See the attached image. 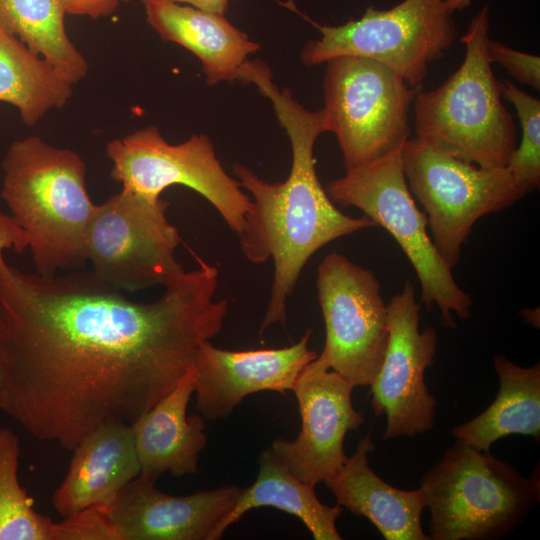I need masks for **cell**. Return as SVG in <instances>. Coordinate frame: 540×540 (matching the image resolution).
I'll use <instances>...</instances> for the list:
<instances>
[{
    "instance_id": "cell-1",
    "label": "cell",
    "mask_w": 540,
    "mask_h": 540,
    "mask_svg": "<svg viewBox=\"0 0 540 540\" xmlns=\"http://www.w3.org/2000/svg\"><path fill=\"white\" fill-rule=\"evenodd\" d=\"M18 229L0 212V410L33 437L72 451L109 423L132 424L196 368L222 330L219 271L196 269L151 302L93 272L42 277L9 265Z\"/></svg>"
},
{
    "instance_id": "cell-2",
    "label": "cell",
    "mask_w": 540,
    "mask_h": 540,
    "mask_svg": "<svg viewBox=\"0 0 540 540\" xmlns=\"http://www.w3.org/2000/svg\"><path fill=\"white\" fill-rule=\"evenodd\" d=\"M240 81L253 83L268 98L291 144L292 162L281 182L262 179L249 167L235 163L232 171L251 195L244 226L238 235L244 257L253 264H274L270 298L260 334L274 324H285L287 303L308 260L326 244L357 231L375 227L365 215L340 211L322 186L315 169L314 146L325 132L321 110L309 111L272 81L269 67L248 61Z\"/></svg>"
},
{
    "instance_id": "cell-3",
    "label": "cell",
    "mask_w": 540,
    "mask_h": 540,
    "mask_svg": "<svg viewBox=\"0 0 540 540\" xmlns=\"http://www.w3.org/2000/svg\"><path fill=\"white\" fill-rule=\"evenodd\" d=\"M2 170L1 197L20 230L19 253L29 248L36 273L45 278L83 268L85 233L95 204L80 155L28 136L12 142Z\"/></svg>"
},
{
    "instance_id": "cell-4",
    "label": "cell",
    "mask_w": 540,
    "mask_h": 540,
    "mask_svg": "<svg viewBox=\"0 0 540 540\" xmlns=\"http://www.w3.org/2000/svg\"><path fill=\"white\" fill-rule=\"evenodd\" d=\"M489 30L486 4L461 37L466 51L459 68L437 88L416 93L414 128L416 137L435 149L479 167L502 168L517 134L487 56Z\"/></svg>"
},
{
    "instance_id": "cell-5",
    "label": "cell",
    "mask_w": 540,
    "mask_h": 540,
    "mask_svg": "<svg viewBox=\"0 0 540 540\" xmlns=\"http://www.w3.org/2000/svg\"><path fill=\"white\" fill-rule=\"evenodd\" d=\"M432 540H495L511 533L540 498L537 477L464 442L447 448L419 487Z\"/></svg>"
},
{
    "instance_id": "cell-6",
    "label": "cell",
    "mask_w": 540,
    "mask_h": 540,
    "mask_svg": "<svg viewBox=\"0 0 540 540\" xmlns=\"http://www.w3.org/2000/svg\"><path fill=\"white\" fill-rule=\"evenodd\" d=\"M402 147L346 170L344 176L330 181L325 190L335 204L360 209L393 236L417 274L422 302L427 309L436 305L442 323L454 328L452 313L460 320L469 318L471 297L457 284L452 268L427 232V216L416 206L406 182Z\"/></svg>"
},
{
    "instance_id": "cell-7",
    "label": "cell",
    "mask_w": 540,
    "mask_h": 540,
    "mask_svg": "<svg viewBox=\"0 0 540 540\" xmlns=\"http://www.w3.org/2000/svg\"><path fill=\"white\" fill-rule=\"evenodd\" d=\"M325 132L333 133L346 170L401 148L409 139V110L417 91L375 60L340 56L326 62Z\"/></svg>"
},
{
    "instance_id": "cell-8",
    "label": "cell",
    "mask_w": 540,
    "mask_h": 540,
    "mask_svg": "<svg viewBox=\"0 0 540 540\" xmlns=\"http://www.w3.org/2000/svg\"><path fill=\"white\" fill-rule=\"evenodd\" d=\"M320 32L301 50L307 66L340 56L365 57L389 67L417 88L430 63L441 59L458 37L445 0H403L387 10L368 7L362 17L342 25H321L306 17Z\"/></svg>"
},
{
    "instance_id": "cell-9",
    "label": "cell",
    "mask_w": 540,
    "mask_h": 540,
    "mask_svg": "<svg viewBox=\"0 0 540 540\" xmlns=\"http://www.w3.org/2000/svg\"><path fill=\"white\" fill-rule=\"evenodd\" d=\"M402 165L410 192L424 207L432 242L451 268L479 218L512 206L526 194L507 167H479L417 137L404 143Z\"/></svg>"
},
{
    "instance_id": "cell-10",
    "label": "cell",
    "mask_w": 540,
    "mask_h": 540,
    "mask_svg": "<svg viewBox=\"0 0 540 540\" xmlns=\"http://www.w3.org/2000/svg\"><path fill=\"white\" fill-rule=\"evenodd\" d=\"M169 203L128 189L95 205L85 233V257L100 280L122 291L166 286L185 270L175 256L181 242Z\"/></svg>"
},
{
    "instance_id": "cell-11",
    "label": "cell",
    "mask_w": 540,
    "mask_h": 540,
    "mask_svg": "<svg viewBox=\"0 0 540 540\" xmlns=\"http://www.w3.org/2000/svg\"><path fill=\"white\" fill-rule=\"evenodd\" d=\"M110 177L150 199L172 185H183L204 197L229 229L239 235L251 199L216 156L206 134H194L180 144L168 143L156 126L139 129L108 142Z\"/></svg>"
},
{
    "instance_id": "cell-12",
    "label": "cell",
    "mask_w": 540,
    "mask_h": 540,
    "mask_svg": "<svg viewBox=\"0 0 540 540\" xmlns=\"http://www.w3.org/2000/svg\"><path fill=\"white\" fill-rule=\"evenodd\" d=\"M326 338L318 358L354 386H371L389 342L388 311L374 273L331 252L317 269Z\"/></svg>"
},
{
    "instance_id": "cell-13",
    "label": "cell",
    "mask_w": 540,
    "mask_h": 540,
    "mask_svg": "<svg viewBox=\"0 0 540 540\" xmlns=\"http://www.w3.org/2000/svg\"><path fill=\"white\" fill-rule=\"evenodd\" d=\"M389 342L381 368L371 385V407L386 415L383 439L413 437L433 428L436 398L429 393L425 371L434 363L437 332H420V304L407 282L387 305Z\"/></svg>"
},
{
    "instance_id": "cell-14",
    "label": "cell",
    "mask_w": 540,
    "mask_h": 540,
    "mask_svg": "<svg viewBox=\"0 0 540 540\" xmlns=\"http://www.w3.org/2000/svg\"><path fill=\"white\" fill-rule=\"evenodd\" d=\"M354 387L318 356L297 378L292 391L299 405L301 430L293 441L276 439L271 450L299 480L315 486L346 462L345 435L364 423L363 414L352 404Z\"/></svg>"
},
{
    "instance_id": "cell-15",
    "label": "cell",
    "mask_w": 540,
    "mask_h": 540,
    "mask_svg": "<svg viewBox=\"0 0 540 540\" xmlns=\"http://www.w3.org/2000/svg\"><path fill=\"white\" fill-rule=\"evenodd\" d=\"M142 475L128 483L104 511L119 540H218V530L239 499L235 485L173 496Z\"/></svg>"
},
{
    "instance_id": "cell-16",
    "label": "cell",
    "mask_w": 540,
    "mask_h": 540,
    "mask_svg": "<svg viewBox=\"0 0 540 540\" xmlns=\"http://www.w3.org/2000/svg\"><path fill=\"white\" fill-rule=\"evenodd\" d=\"M311 332L278 349L233 351L205 342L195 378L197 411L204 419L217 420L229 416L250 394L293 390L302 370L318 356L308 348Z\"/></svg>"
},
{
    "instance_id": "cell-17",
    "label": "cell",
    "mask_w": 540,
    "mask_h": 540,
    "mask_svg": "<svg viewBox=\"0 0 540 540\" xmlns=\"http://www.w3.org/2000/svg\"><path fill=\"white\" fill-rule=\"evenodd\" d=\"M72 451L66 476L51 498L63 518L109 503L141 473L130 424L102 425Z\"/></svg>"
},
{
    "instance_id": "cell-18",
    "label": "cell",
    "mask_w": 540,
    "mask_h": 540,
    "mask_svg": "<svg viewBox=\"0 0 540 540\" xmlns=\"http://www.w3.org/2000/svg\"><path fill=\"white\" fill-rule=\"evenodd\" d=\"M196 370L130 424L140 475L155 482L166 473L181 477L198 470L200 453L207 444L206 424L200 414L187 416Z\"/></svg>"
},
{
    "instance_id": "cell-19",
    "label": "cell",
    "mask_w": 540,
    "mask_h": 540,
    "mask_svg": "<svg viewBox=\"0 0 540 540\" xmlns=\"http://www.w3.org/2000/svg\"><path fill=\"white\" fill-rule=\"evenodd\" d=\"M141 2L147 22L162 40L186 48L201 61L208 85L238 80L249 55L260 49L224 14L170 0Z\"/></svg>"
},
{
    "instance_id": "cell-20",
    "label": "cell",
    "mask_w": 540,
    "mask_h": 540,
    "mask_svg": "<svg viewBox=\"0 0 540 540\" xmlns=\"http://www.w3.org/2000/svg\"><path fill=\"white\" fill-rule=\"evenodd\" d=\"M375 445L370 433L361 438L344 465L324 480L337 504L366 517L386 540H428L421 515L426 507L420 488L402 490L381 479L370 467Z\"/></svg>"
},
{
    "instance_id": "cell-21",
    "label": "cell",
    "mask_w": 540,
    "mask_h": 540,
    "mask_svg": "<svg viewBox=\"0 0 540 540\" xmlns=\"http://www.w3.org/2000/svg\"><path fill=\"white\" fill-rule=\"evenodd\" d=\"M500 380L494 401L473 419L454 427L456 440L490 451L497 440L513 435L540 439V365L518 366L506 356L493 360Z\"/></svg>"
},
{
    "instance_id": "cell-22",
    "label": "cell",
    "mask_w": 540,
    "mask_h": 540,
    "mask_svg": "<svg viewBox=\"0 0 540 540\" xmlns=\"http://www.w3.org/2000/svg\"><path fill=\"white\" fill-rule=\"evenodd\" d=\"M259 472L255 482L243 488L231 512L218 530L222 538L225 530L239 521L251 509L274 507L300 519L315 540H341L336 520L343 507L321 503L315 486L299 480L274 456L271 448L264 450L258 460Z\"/></svg>"
},
{
    "instance_id": "cell-23",
    "label": "cell",
    "mask_w": 540,
    "mask_h": 540,
    "mask_svg": "<svg viewBox=\"0 0 540 540\" xmlns=\"http://www.w3.org/2000/svg\"><path fill=\"white\" fill-rule=\"evenodd\" d=\"M72 85L0 25V102L16 107L25 125L34 126L49 110L64 107Z\"/></svg>"
},
{
    "instance_id": "cell-24",
    "label": "cell",
    "mask_w": 540,
    "mask_h": 540,
    "mask_svg": "<svg viewBox=\"0 0 540 540\" xmlns=\"http://www.w3.org/2000/svg\"><path fill=\"white\" fill-rule=\"evenodd\" d=\"M65 14L63 0H0V25L75 84L88 64L66 33Z\"/></svg>"
},
{
    "instance_id": "cell-25",
    "label": "cell",
    "mask_w": 540,
    "mask_h": 540,
    "mask_svg": "<svg viewBox=\"0 0 540 540\" xmlns=\"http://www.w3.org/2000/svg\"><path fill=\"white\" fill-rule=\"evenodd\" d=\"M17 435L0 428V540H52L54 522L36 512L18 479Z\"/></svg>"
},
{
    "instance_id": "cell-26",
    "label": "cell",
    "mask_w": 540,
    "mask_h": 540,
    "mask_svg": "<svg viewBox=\"0 0 540 540\" xmlns=\"http://www.w3.org/2000/svg\"><path fill=\"white\" fill-rule=\"evenodd\" d=\"M501 94L514 105L522 131L506 167L528 193L540 184V101L509 80L501 82Z\"/></svg>"
},
{
    "instance_id": "cell-27",
    "label": "cell",
    "mask_w": 540,
    "mask_h": 540,
    "mask_svg": "<svg viewBox=\"0 0 540 540\" xmlns=\"http://www.w3.org/2000/svg\"><path fill=\"white\" fill-rule=\"evenodd\" d=\"M52 540H119L103 505L92 506L54 522Z\"/></svg>"
},
{
    "instance_id": "cell-28",
    "label": "cell",
    "mask_w": 540,
    "mask_h": 540,
    "mask_svg": "<svg viewBox=\"0 0 540 540\" xmlns=\"http://www.w3.org/2000/svg\"><path fill=\"white\" fill-rule=\"evenodd\" d=\"M487 56L491 63L496 62L507 70L518 82L540 90V58L489 39Z\"/></svg>"
},
{
    "instance_id": "cell-29",
    "label": "cell",
    "mask_w": 540,
    "mask_h": 540,
    "mask_svg": "<svg viewBox=\"0 0 540 540\" xmlns=\"http://www.w3.org/2000/svg\"><path fill=\"white\" fill-rule=\"evenodd\" d=\"M66 14L92 19L113 15L121 0H63Z\"/></svg>"
},
{
    "instance_id": "cell-30",
    "label": "cell",
    "mask_w": 540,
    "mask_h": 540,
    "mask_svg": "<svg viewBox=\"0 0 540 540\" xmlns=\"http://www.w3.org/2000/svg\"><path fill=\"white\" fill-rule=\"evenodd\" d=\"M180 4H186L195 8L225 14L229 0H170Z\"/></svg>"
},
{
    "instance_id": "cell-31",
    "label": "cell",
    "mask_w": 540,
    "mask_h": 540,
    "mask_svg": "<svg viewBox=\"0 0 540 540\" xmlns=\"http://www.w3.org/2000/svg\"><path fill=\"white\" fill-rule=\"evenodd\" d=\"M472 0H445V6L452 14L455 11L463 10L471 5Z\"/></svg>"
},
{
    "instance_id": "cell-32",
    "label": "cell",
    "mask_w": 540,
    "mask_h": 540,
    "mask_svg": "<svg viewBox=\"0 0 540 540\" xmlns=\"http://www.w3.org/2000/svg\"><path fill=\"white\" fill-rule=\"evenodd\" d=\"M525 320H527L529 323H532L533 325H536V311L531 309H526L521 312Z\"/></svg>"
},
{
    "instance_id": "cell-33",
    "label": "cell",
    "mask_w": 540,
    "mask_h": 540,
    "mask_svg": "<svg viewBox=\"0 0 540 540\" xmlns=\"http://www.w3.org/2000/svg\"><path fill=\"white\" fill-rule=\"evenodd\" d=\"M2 394H3V373H2V366L0 362V404L2 400Z\"/></svg>"
},
{
    "instance_id": "cell-34",
    "label": "cell",
    "mask_w": 540,
    "mask_h": 540,
    "mask_svg": "<svg viewBox=\"0 0 540 540\" xmlns=\"http://www.w3.org/2000/svg\"><path fill=\"white\" fill-rule=\"evenodd\" d=\"M121 1H122V2H129V1H131V0H121Z\"/></svg>"
}]
</instances>
